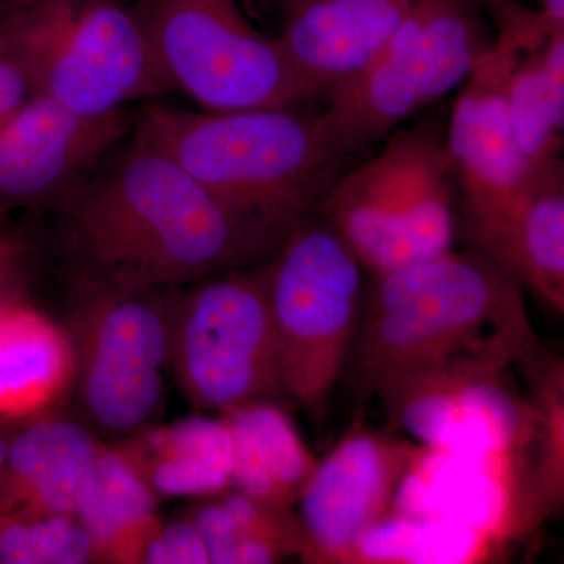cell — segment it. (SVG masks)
<instances>
[{"label":"cell","instance_id":"1","mask_svg":"<svg viewBox=\"0 0 564 564\" xmlns=\"http://www.w3.org/2000/svg\"><path fill=\"white\" fill-rule=\"evenodd\" d=\"M52 214L79 281L132 288L263 265L295 225L234 209L132 131Z\"/></svg>","mask_w":564,"mask_h":564},{"label":"cell","instance_id":"2","mask_svg":"<svg viewBox=\"0 0 564 564\" xmlns=\"http://www.w3.org/2000/svg\"><path fill=\"white\" fill-rule=\"evenodd\" d=\"M536 337L518 274L480 248H455L372 274L348 369L356 400L459 352Z\"/></svg>","mask_w":564,"mask_h":564},{"label":"cell","instance_id":"3","mask_svg":"<svg viewBox=\"0 0 564 564\" xmlns=\"http://www.w3.org/2000/svg\"><path fill=\"white\" fill-rule=\"evenodd\" d=\"M132 132L223 203L278 221L313 214L348 161L321 115L293 107L191 111L150 104Z\"/></svg>","mask_w":564,"mask_h":564},{"label":"cell","instance_id":"4","mask_svg":"<svg viewBox=\"0 0 564 564\" xmlns=\"http://www.w3.org/2000/svg\"><path fill=\"white\" fill-rule=\"evenodd\" d=\"M0 43L36 93L84 117L174 91L143 22L122 0H2Z\"/></svg>","mask_w":564,"mask_h":564},{"label":"cell","instance_id":"5","mask_svg":"<svg viewBox=\"0 0 564 564\" xmlns=\"http://www.w3.org/2000/svg\"><path fill=\"white\" fill-rule=\"evenodd\" d=\"M265 270L289 402L322 417L350 362L369 272L317 212L295 221Z\"/></svg>","mask_w":564,"mask_h":564},{"label":"cell","instance_id":"6","mask_svg":"<svg viewBox=\"0 0 564 564\" xmlns=\"http://www.w3.org/2000/svg\"><path fill=\"white\" fill-rule=\"evenodd\" d=\"M454 166L445 139L426 128L395 132L361 165L345 170L318 204L370 274L452 250Z\"/></svg>","mask_w":564,"mask_h":564},{"label":"cell","instance_id":"7","mask_svg":"<svg viewBox=\"0 0 564 564\" xmlns=\"http://www.w3.org/2000/svg\"><path fill=\"white\" fill-rule=\"evenodd\" d=\"M474 0H417L377 58L328 96L334 143L358 154L430 104L462 88L492 43Z\"/></svg>","mask_w":564,"mask_h":564},{"label":"cell","instance_id":"8","mask_svg":"<svg viewBox=\"0 0 564 564\" xmlns=\"http://www.w3.org/2000/svg\"><path fill=\"white\" fill-rule=\"evenodd\" d=\"M159 65L203 110L282 109L317 98L280 39L252 28L237 0H137Z\"/></svg>","mask_w":564,"mask_h":564},{"label":"cell","instance_id":"9","mask_svg":"<svg viewBox=\"0 0 564 564\" xmlns=\"http://www.w3.org/2000/svg\"><path fill=\"white\" fill-rule=\"evenodd\" d=\"M68 332L74 389L88 423L117 441L161 413L169 369L173 289L77 281Z\"/></svg>","mask_w":564,"mask_h":564},{"label":"cell","instance_id":"10","mask_svg":"<svg viewBox=\"0 0 564 564\" xmlns=\"http://www.w3.org/2000/svg\"><path fill=\"white\" fill-rule=\"evenodd\" d=\"M525 345L459 352L400 378L378 399L389 426L436 454L478 459L521 481L532 413L510 370Z\"/></svg>","mask_w":564,"mask_h":564},{"label":"cell","instance_id":"11","mask_svg":"<svg viewBox=\"0 0 564 564\" xmlns=\"http://www.w3.org/2000/svg\"><path fill=\"white\" fill-rule=\"evenodd\" d=\"M169 369L188 402L218 414L289 400L265 263L193 282L174 299Z\"/></svg>","mask_w":564,"mask_h":564},{"label":"cell","instance_id":"12","mask_svg":"<svg viewBox=\"0 0 564 564\" xmlns=\"http://www.w3.org/2000/svg\"><path fill=\"white\" fill-rule=\"evenodd\" d=\"M445 147L462 187L473 247L511 269L519 226L540 166L527 159L516 137L502 62L492 43L455 99Z\"/></svg>","mask_w":564,"mask_h":564},{"label":"cell","instance_id":"13","mask_svg":"<svg viewBox=\"0 0 564 564\" xmlns=\"http://www.w3.org/2000/svg\"><path fill=\"white\" fill-rule=\"evenodd\" d=\"M433 451L356 419L322 459L300 497L304 563L350 564L364 534L397 508L404 485Z\"/></svg>","mask_w":564,"mask_h":564},{"label":"cell","instance_id":"14","mask_svg":"<svg viewBox=\"0 0 564 564\" xmlns=\"http://www.w3.org/2000/svg\"><path fill=\"white\" fill-rule=\"evenodd\" d=\"M128 111L84 117L35 95L0 124V225L54 212L129 132Z\"/></svg>","mask_w":564,"mask_h":564},{"label":"cell","instance_id":"15","mask_svg":"<svg viewBox=\"0 0 564 564\" xmlns=\"http://www.w3.org/2000/svg\"><path fill=\"white\" fill-rule=\"evenodd\" d=\"M516 137L533 165L564 147V24L505 0L489 13Z\"/></svg>","mask_w":564,"mask_h":564},{"label":"cell","instance_id":"16","mask_svg":"<svg viewBox=\"0 0 564 564\" xmlns=\"http://www.w3.org/2000/svg\"><path fill=\"white\" fill-rule=\"evenodd\" d=\"M417 0H276L285 54L328 98L377 58Z\"/></svg>","mask_w":564,"mask_h":564},{"label":"cell","instance_id":"17","mask_svg":"<svg viewBox=\"0 0 564 564\" xmlns=\"http://www.w3.org/2000/svg\"><path fill=\"white\" fill-rule=\"evenodd\" d=\"M104 445L84 423L50 414L33 419L10 440L0 473V514L76 516Z\"/></svg>","mask_w":564,"mask_h":564},{"label":"cell","instance_id":"18","mask_svg":"<svg viewBox=\"0 0 564 564\" xmlns=\"http://www.w3.org/2000/svg\"><path fill=\"white\" fill-rule=\"evenodd\" d=\"M68 328L22 299L0 311V421H33L74 389Z\"/></svg>","mask_w":564,"mask_h":564},{"label":"cell","instance_id":"19","mask_svg":"<svg viewBox=\"0 0 564 564\" xmlns=\"http://www.w3.org/2000/svg\"><path fill=\"white\" fill-rule=\"evenodd\" d=\"M115 444L161 499L214 497L232 488V436L220 414L148 425Z\"/></svg>","mask_w":564,"mask_h":564},{"label":"cell","instance_id":"20","mask_svg":"<svg viewBox=\"0 0 564 564\" xmlns=\"http://www.w3.org/2000/svg\"><path fill=\"white\" fill-rule=\"evenodd\" d=\"M532 413L519 488V541L529 540L545 522L564 516V356L540 339L527 345L516 361Z\"/></svg>","mask_w":564,"mask_h":564},{"label":"cell","instance_id":"21","mask_svg":"<svg viewBox=\"0 0 564 564\" xmlns=\"http://www.w3.org/2000/svg\"><path fill=\"white\" fill-rule=\"evenodd\" d=\"M234 444L232 488L293 508L318 458L281 403L254 400L220 413Z\"/></svg>","mask_w":564,"mask_h":564},{"label":"cell","instance_id":"22","mask_svg":"<svg viewBox=\"0 0 564 564\" xmlns=\"http://www.w3.org/2000/svg\"><path fill=\"white\" fill-rule=\"evenodd\" d=\"M158 496L117 444H106L77 502L91 541L93 563L143 564L163 524Z\"/></svg>","mask_w":564,"mask_h":564},{"label":"cell","instance_id":"23","mask_svg":"<svg viewBox=\"0 0 564 564\" xmlns=\"http://www.w3.org/2000/svg\"><path fill=\"white\" fill-rule=\"evenodd\" d=\"M214 564H267L302 554V527L293 508L239 491L210 497L193 510Z\"/></svg>","mask_w":564,"mask_h":564},{"label":"cell","instance_id":"24","mask_svg":"<svg viewBox=\"0 0 564 564\" xmlns=\"http://www.w3.org/2000/svg\"><path fill=\"white\" fill-rule=\"evenodd\" d=\"M511 269L564 318V154L541 163L527 202Z\"/></svg>","mask_w":564,"mask_h":564},{"label":"cell","instance_id":"25","mask_svg":"<svg viewBox=\"0 0 564 564\" xmlns=\"http://www.w3.org/2000/svg\"><path fill=\"white\" fill-rule=\"evenodd\" d=\"M500 545L491 533L459 519L406 514L395 508L364 534L350 564L463 563L486 558Z\"/></svg>","mask_w":564,"mask_h":564},{"label":"cell","instance_id":"26","mask_svg":"<svg viewBox=\"0 0 564 564\" xmlns=\"http://www.w3.org/2000/svg\"><path fill=\"white\" fill-rule=\"evenodd\" d=\"M0 563H93L91 541L76 516L0 514Z\"/></svg>","mask_w":564,"mask_h":564},{"label":"cell","instance_id":"27","mask_svg":"<svg viewBox=\"0 0 564 564\" xmlns=\"http://www.w3.org/2000/svg\"><path fill=\"white\" fill-rule=\"evenodd\" d=\"M148 564H209L206 540L191 518L163 522L158 536L148 549Z\"/></svg>","mask_w":564,"mask_h":564},{"label":"cell","instance_id":"28","mask_svg":"<svg viewBox=\"0 0 564 564\" xmlns=\"http://www.w3.org/2000/svg\"><path fill=\"white\" fill-rule=\"evenodd\" d=\"M39 95L20 62L0 43V124Z\"/></svg>","mask_w":564,"mask_h":564},{"label":"cell","instance_id":"29","mask_svg":"<svg viewBox=\"0 0 564 564\" xmlns=\"http://www.w3.org/2000/svg\"><path fill=\"white\" fill-rule=\"evenodd\" d=\"M28 285V251L17 240L0 236V311L25 299Z\"/></svg>","mask_w":564,"mask_h":564},{"label":"cell","instance_id":"30","mask_svg":"<svg viewBox=\"0 0 564 564\" xmlns=\"http://www.w3.org/2000/svg\"><path fill=\"white\" fill-rule=\"evenodd\" d=\"M538 10L549 20L564 24V0H540Z\"/></svg>","mask_w":564,"mask_h":564},{"label":"cell","instance_id":"31","mask_svg":"<svg viewBox=\"0 0 564 564\" xmlns=\"http://www.w3.org/2000/svg\"><path fill=\"white\" fill-rule=\"evenodd\" d=\"M10 437L0 433V473H2L3 463H6L7 452H9Z\"/></svg>","mask_w":564,"mask_h":564},{"label":"cell","instance_id":"32","mask_svg":"<svg viewBox=\"0 0 564 564\" xmlns=\"http://www.w3.org/2000/svg\"><path fill=\"white\" fill-rule=\"evenodd\" d=\"M474 2L478 3V6L485 10V13L489 14L494 9H496L497 6H500V3L505 2V0H474Z\"/></svg>","mask_w":564,"mask_h":564},{"label":"cell","instance_id":"33","mask_svg":"<svg viewBox=\"0 0 564 564\" xmlns=\"http://www.w3.org/2000/svg\"><path fill=\"white\" fill-rule=\"evenodd\" d=\"M0 2H2V0H0Z\"/></svg>","mask_w":564,"mask_h":564}]
</instances>
